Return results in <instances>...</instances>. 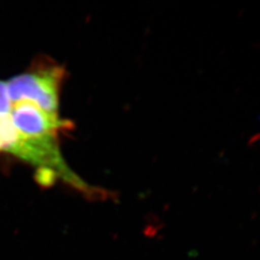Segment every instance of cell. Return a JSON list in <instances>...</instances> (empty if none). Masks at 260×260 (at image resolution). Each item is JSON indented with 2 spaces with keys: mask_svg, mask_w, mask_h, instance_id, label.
Segmentation results:
<instances>
[{
  "mask_svg": "<svg viewBox=\"0 0 260 260\" xmlns=\"http://www.w3.org/2000/svg\"><path fill=\"white\" fill-rule=\"evenodd\" d=\"M65 72L58 66H44L6 82L11 103H33L51 118L60 120L59 90Z\"/></svg>",
  "mask_w": 260,
  "mask_h": 260,
  "instance_id": "6da1fadb",
  "label": "cell"
},
{
  "mask_svg": "<svg viewBox=\"0 0 260 260\" xmlns=\"http://www.w3.org/2000/svg\"><path fill=\"white\" fill-rule=\"evenodd\" d=\"M9 93L6 82L0 80V152L20 157L21 139L11 119Z\"/></svg>",
  "mask_w": 260,
  "mask_h": 260,
  "instance_id": "7a4b0ae2",
  "label": "cell"
}]
</instances>
